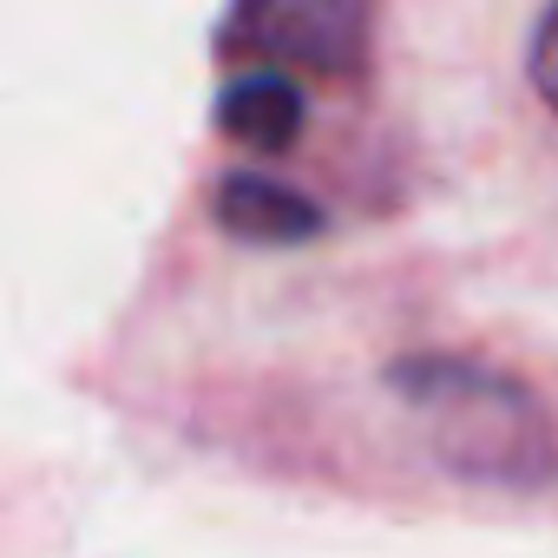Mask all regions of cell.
<instances>
[{"instance_id":"cell-1","label":"cell","mask_w":558,"mask_h":558,"mask_svg":"<svg viewBox=\"0 0 558 558\" xmlns=\"http://www.w3.org/2000/svg\"><path fill=\"white\" fill-rule=\"evenodd\" d=\"M388 388L414 401L427 447L440 466L480 486H545L558 473V440L532 388L486 362L460 355H414L388 368Z\"/></svg>"},{"instance_id":"cell-2","label":"cell","mask_w":558,"mask_h":558,"mask_svg":"<svg viewBox=\"0 0 558 558\" xmlns=\"http://www.w3.org/2000/svg\"><path fill=\"white\" fill-rule=\"evenodd\" d=\"M368 27L375 0H230L217 53L316 80H355L368 66Z\"/></svg>"},{"instance_id":"cell-3","label":"cell","mask_w":558,"mask_h":558,"mask_svg":"<svg viewBox=\"0 0 558 558\" xmlns=\"http://www.w3.org/2000/svg\"><path fill=\"white\" fill-rule=\"evenodd\" d=\"M210 217L223 236L236 243H256V250H290V243H310L323 236V204L283 178H263V171H230L210 197Z\"/></svg>"},{"instance_id":"cell-4","label":"cell","mask_w":558,"mask_h":558,"mask_svg":"<svg viewBox=\"0 0 558 558\" xmlns=\"http://www.w3.org/2000/svg\"><path fill=\"white\" fill-rule=\"evenodd\" d=\"M303 119H310L303 86L290 73H276V66H256V73H243V80H230L217 93V132L230 145L256 151V158L290 151L303 138Z\"/></svg>"},{"instance_id":"cell-5","label":"cell","mask_w":558,"mask_h":558,"mask_svg":"<svg viewBox=\"0 0 558 558\" xmlns=\"http://www.w3.org/2000/svg\"><path fill=\"white\" fill-rule=\"evenodd\" d=\"M532 86H538V99L558 112V0L545 8V21H538V34H532Z\"/></svg>"}]
</instances>
